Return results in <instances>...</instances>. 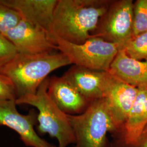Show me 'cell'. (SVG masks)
Listing matches in <instances>:
<instances>
[{
  "label": "cell",
  "mask_w": 147,
  "mask_h": 147,
  "mask_svg": "<svg viewBox=\"0 0 147 147\" xmlns=\"http://www.w3.org/2000/svg\"><path fill=\"white\" fill-rule=\"evenodd\" d=\"M112 0H58L50 32L68 42L82 44L92 38Z\"/></svg>",
  "instance_id": "obj_1"
},
{
  "label": "cell",
  "mask_w": 147,
  "mask_h": 147,
  "mask_svg": "<svg viewBox=\"0 0 147 147\" xmlns=\"http://www.w3.org/2000/svg\"><path fill=\"white\" fill-rule=\"evenodd\" d=\"M70 64L68 58L60 52L36 55L17 53L0 73L11 79L18 99L36 94L50 74Z\"/></svg>",
  "instance_id": "obj_2"
},
{
  "label": "cell",
  "mask_w": 147,
  "mask_h": 147,
  "mask_svg": "<svg viewBox=\"0 0 147 147\" xmlns=\"http://www.w3.org/2000/svg\"><path fill=\"white\" fill-rule=\"evenodd\" d=\"M49 78L45 80L34 94L18 98L17 105H28L38 110L37 131L57 139L58 147H68L75 143L73 128L68 115L54 102L47 92Z\"/></svg>",
  "instance_id": "obj_3"
},
{
  "label": "cell",
  "mask_w": 147,
  "mask_h": 147,
  "mask_svg": "<svg viewBox=\"0 0 147 147\" xmlns=\"http://www.w3.org/2000/svg\"><path fill=\"white\" fill-rule=\"evenodd\" d=\"M75 141L72 147H112L107 134L114 133V127L105 99L92 102L82 114L68 115Z\"/></svg>",
  "instance_id": "obj_4"
},
{
  "label": "cell",
  "mask_w": 147,
  "mask_h": 147,
  "mask_svg": "<svg viewBox=\"0 0 147 147\" xmlns=\"http://www.w3.org/2000/svg\"><path fill=\"white\" fill-rule=\"evenodd\" d=\"M51 33L57 50L68 58L71 64L84 68L109 71L120 50L118 45L97 37H92L82 44H76Z\"/></svg>",
  "instance_id": "obj_5"
},
{
  "label": "cell",
  "mask_w": 147,
  "mask_h": 147,
  "mask_svg": "<svg viewBox=\"0 0 147 147\" xmlns=\"http://www.w3.org/2000/svg\"><path fill=\"white\" fill-rule=\"evenodd\" d=\"M134 4L132 0H112L92 37L102 39L122 49L132 37Z\"/></svg>",
  "instance_id": "obj_6"
},
{
  "label": "cell",
  "mask_w": 147,
  "mask_h": 147,
  "mask_svg": "<svg viewBox=\"0 0 147 147\" xmlns=\"http://www.w3.org/2000/svg\"><path fill=\"white\" fill-rule=\"evenodd\" d=\"M3 36L19 53L36 55L57 50L50 32L22 19Z\"/></svg>",
  "instance_id": "obj_7"
},
{
  "label": "cell",
  "mask_w": 147,
  "mask_h": 147,
  "mask_svg": "<svg viewBox=\"0 0 147 147\" xmlns=\"http://www.w3.org/2000/svg\"><path fill=\"white\" fill-rule=\"evenodd\" d=\"M16 105V100H0V126L16 131L27 147H57L41 138L36 131L37 112L31 110L27 115H22L17 110Z\"/></svg>",
  "instance_id": "obj_8"
},
{
  "label": "cell",
  "mask_w": 147,
  "mask_h": 147,
  "mask_svg": "<svg viewBox=\"0 0 147 147\" xmlns=\"http://www.w3.org/2000/svg\"><path fill=\"white\" fill-rule=\"evenodd\" d=\"M138 91V88L114 76L104 98L114 127L113 138L121 136Z\"/></svg>",
  "instance_id": "obj_9"
},
{
  "label": "cell",
  "mask_w": 147,
  "mask_h": 147,
  "mask_svg": "<svg viewBox=\"0 0 147 147\" xmlns=\"http://www.w3.org/2000/svg\"><path fill=\"white\" fill-rule=\"evenodd\" d=\"M63 77L90 101L104 98L113 80L109 71H99L72 66Z\"/></svg>",
  "instance_id": "obj_10"
},
{
  "label": "cell",
  "mask_w": 147,
  "mask_h": 147,
  "mask_svg": "<svg viewBox=\"0 0 147 147\" xmlns=\"http://www.w3.org/2000/svg\"><path fill=\"white\" fill-rule=\"evenodd\" d=\"M47 92L58 107L68 115L83 113L92 103L63 76L49 78Z\"/></svg>",
  "instance_id": "obj_11"
},
{
  "label": "cell",
  "mask_w": 147,
  "mask_h": 147,
  "mask_svg": "<svg viewBox=\"0 0 147 147\" xmlns=\"http://www.w3.org/2000/svg\"><path fill=\"white\" fill-rule=\"evenodd\" d=\"M0 2L18 11L22 19L50 32L58 0H0Z\"/></svg>",
  "instance_id": "obj_12"
},
{
  "label": "cell",
  "mask_w": 147,
  "mask_h": 147,
  "mask_svg": "<svg viewBox=\"0 0 147 147\" xmlns=\"http://www.w3.org/2000/svg\"><path fill=\"white\" fill-rule=\"evenodd\" d=\"M109 72L117 79L137 88L147 87V61L132 58L123 49L119 50Z\"/></svg>",
  "instance_id": "obj_13"
},
{
  "label": "cell",
  "mask_w": 147,
  "mask_h": 147,
  "mask_svg": "<svg viewBox=\"0 0 147 147\" xmlns=\"http://www.w3.org/2000/svg\"><path fill=\"white\" fill-rule=\"evenodd\" d=\"M147 125V89L139 88L136 98L127 117L121 136L113 138L126 146L137 141Z\"/></svg>",
  "instance_id": "obj_14"
},
{
  "label": "cell",
  "mask_w": 147,
  "mask_h": 147,
  "mask_svg": "<svg viewBox=\"0 0 147 147\" xmlns=\"http://www.w3.org/2000/svg\"><path fill=\"white\" fill-rule=\"evenodd\" d=\"M122 49L132 58L147 61V32L132 37Z\"/></svg>",
  "instance_id": "obj_15"
},
{
  "label": "cell",
  "mask_w": 147,
  "mask_h": 147,
  "mask_svg": "<svg viewBox=\"0 0 147 147\" xmlns=\"http://www.w3.org/2000/svg\"><path fill=\"white\" fill-rule=\"evenodd\" d=\"M147 32V0H137L134 4L132 37Z\"/></svg>",
  "instance_id": "obj_16"
},
{
  "label": "cell",
  "mask_w": 147,
  "mask_h": 147,
  "mask_svg": "<svg viewBox=\"0 0 147 147\" xmlns=\"http://www.w3.org/2000/svg\"><path fill=\"white\" fill-rule=\"evenodd\" d=\"M19 13L0 2V35L3 36L21 20Z\"/></svg>",
  "instance_id": "obj_17"
},
{
  "label": "cell",
  "mask_w": 147,
  "mask_h": 147,
  "mask_svg": "<svg viewBox=\"0 0 147 147\" xmlns=\"http://www.w3.org/2000/svg\"><path fill=\"white\" fill-rule=\"evenodd\" d=\"M16 48L5 37L0 35V70L17 53Z\"/></svg>",
  "instance_id": "obj_18"
},
{
  "label": "cell",
  "mask_w": 147,
  "mask_h": 147,
  "mask_svg": "<svg viewBox=\"0 0 147 147\" xmlns=\"http://www.w3.org/2000/svg\"><path fill=\"white\" fill-rule=\"evenodd\" d=\"M16 88L11 79L0 73V100H16Z\"/></svg>",
  "instance_id": "obj_19"
},
{
  "label": "cell",
  "mask_w": 147,
  "mask_h": 147,
  "mask_svg": "<svg viewBox=\"0 0 147 147\" xmlns=\"http://www.w3.org/2000/svg\"><path fill=\"white\" fill-rule=\"evenodd\" d=\"M124 147H147V125L137 141L134 144L129 146H126L124 144Z\"/></svg>",
  "instance_id": "obj_20"
},
{
  "label": "cell",
  "mask_w": 147,
  "mask_h": 147,
  "mask_svg": "<svg viewBox=\"0 0 147 147\" xmlns=\"http://www.w3.org/2000/svg\"><path fill=\"white\" fill-rule=\"evenodd\" d=\"M112 147H124V144L121 142L117 140H114L112 141Z\"/></svg>",
  "instance_id": "obj_21"
},
{
  "label": "cell",
  "mask_w": 147,
  "mask_h": 147,
  "mask_svg": "<svg viewBox=\"0 0 147 147\" xmlns=\"http://www.w3.org/2000/svg\"><path fill=\"white\" fill-rule=\"evenodd\" d=\"M146 88H147V87H146Z\"/></svg>",
  "instance_id": "obj_22"
}]
</instances>
